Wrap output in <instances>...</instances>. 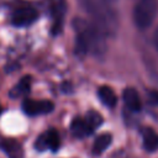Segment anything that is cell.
<instances>
[{
	"label": "cell",
	"mask_w": 158,
	"mask_h": 158,
	"mask_svg": "<svg viewBox=\"0 0 158 158\" xmlns=\"http://www.w3.org/2000/svg\"><path fill=\"white\" fill-rule=\"evenodd\" d=\"M73 26L77 33L75 52L79 56L83 57L89 52L95 56H100L105 52L106 44L102 32L95 25L86 22L83 19H75Z\"/></svg>",
	"instance_id": "6da1fadb"
},
{
	"label": "cell",
	"mask_w": 158,
	"mask_h": 158,
	"mask_svg": "<svg viewBox=\"0 0 158 158\" xmlns=\"http://www.w3.org/2000/svg\"><path fill=\"white\" fill-rule=\"evenodd\" d=\"M81 6L94 17L96 27L101 32H110L116 26L115 17L109 11L105 0H78Z\"/></svg>",
	"instance_id": "7a4b0ae2"
},
{
	"label": "cell",
	"mask_w": 158,
	"mask_h": 158,
	"mask_svg": "<svg viewBox=\"0 0 158 158\" xmlns=\"http://www.w3.org/2000/svg\"><path fill=\"white\" fill-rule=\"evenodd\" d=\"M158 14V0H139L133 10V21L141 30L149 27Z\"/></svg>",
	"instance_id": "3957f363"
},
{
	"label": "cell",
	"mask_w": 158,
	"mask_h": 158,
	"mask_svg": "<svg viewBox=\"0 0 158 158\" xmlns=\"http://www.w3.org/2000/svg\"><path fill=\"white\" fill-rule=\"evenodd\" d=\"M60 141L57 130L49 128L42 135H40L35 142V148L40 152H43L46 149H51L52 152H56L59 148Z\"/></svg>",
	"instance_id": "277c9868"
},
{
	"label": "cell",
	"mask_w": 158,
	"mask_h": 158,
	"mask_svg": "<svg viewBox=\"0 0 158 158\" xmlns=\"http://www.w3.org/2000/svg\"><path fill=\"white\" fill-rule=\"evenodd\" d=\"M54 105L49 100H32L26 99L22 102V110L28 116H36L42 114H49L53 111Z\"/></svg>",
	"instance_id": "5b68a950"
},
{
	"label": "cell",
	"mask_w": 158,
	"mask_h": 158,
	"mask_svg": "<svg viewBox=\"0 0 158 158\" xmlns=\"http://www.w3.org/2000/svg\"><path fill=\"white\" fill-rule=\"evenodd\" d=\"M38 17V14L35 9L32 7H21L17 9L11 17V22L12 25L17 26V27H23V26H28L31 23H33Z\"/></svg>",
	"instance_id": "8992f818"
},
{
	"label": "cell",
	"mask_w": 158,
	"mask_h": 158,
	"mask_svg": "<svg viewBox=\"0 0 158 158\" xmlns=\"http://www.w3.org/2000/svg\"><path fill=\"white\" fill-rule=\"evenodd\" d=\"M51 9L53 15V27L52 31L54 35L60 32L63 16L65 14V0H51Z\"/></svg>",
	"instance_id": "52a82bcc"
},
{
	"label": "cell",
	"mask_w": 158,
	"mask_h": 158,
	"mask_svg": "<svg viewBox=\"0 0 158 158\" xmlns=\"http://www.w3.org/2000/svg\"><path fill=\"white\" fill-rule=\"evenodd\" d=\"M122 98H123V102L125 105L131 110V111H139L141 110V99H139V95L137 93L136 89L133 88H126L123 90V94H122Z\"/></svg>",
	"instance_id": "ba28073f"
},
{
	"label": "cell",
	"mask_w": 158,
	"mask_h": 158,
	"mask_svg": "<svg viewBox=\"0 0 158 158\" xmlns=\"http://www.w3.org/2000/svg\"><path fill=\"white\" fill-rule=\"evenodd\" d=\"M0 148L5 151L9 158H22V148L19 142L9 138H0Z\"/></svg>",
	"instance_id": "9c48e42d"
},
{
	"label": "cell",
	"mask_w": 158,
	"mask_h": 158,
	"mask_svg": "<svg viewBox=\"0 0 158 158\" xmlns=\"http://www.w3.org/2000/svg\"><path fill=\"white\" fill-rule=\"evenodd\" d=\"M70 131L73 133L74 137H78V138H83V137H86L89 135L93 133V130L88 126V123L85 122L84 118L81 117H75L72 123H70Z\"/></svg>",
	"instance_id": "30bf717a"
},
{
	"label": "cell",
	"mask_w": 158,
	"mask_h": 158,
	"mask_svg": "<svg viewBox=\"0 0 158 158\" xmlns=\"http://www.w3.org/2000/svg\"><path fill=\"white\" fill-rule=\"evenodd\" d=\"M142 138H143V147L148 152H154L158 149V133L151 128L144 127L142 130Z\"/></svg>",
	"instance_id": "8fae6325"
},
{
	"label": "cell",
	"mask_w": 158,
	"mask_h": 158,
	"mask_svg": "<svg viewBox=\"0 0 158 158\" xmlns=\"http://www.w3.org/2000/svg\"><path fill=\"white\" fill-rule=\"evenodd\" d=\"M98 96L101 100V102L107 107H114L117 102L116 94L114 93V90L110 86H106V85H102V86L99 88Z\"/></svg>",
	"instance_id": "7c38bea8"
},
{
	"label": "cell",
	"mask_w": 158,
	"mask_h": 158,
	"mask_svg": "<svg viewBox=\"0 0 158 158\" xmlns=\"http://www.w3.org/2000/svg\"><path fill=\"white\" fill-rule=\"evenodd\" d=\"M31 89V77L30 75H25L20 79V81L11 89L10 91V96L11 98H19L22 95H26L30 93Z\"/></svg>",
	"instance_id": "4fadbf2b"
},
{
	"label": "cell",
	"mask_w": 158,
	"mask_h": 158,
	"mask_svg": "<svg viewBox=\"0 0 158 158\" xmlns=\"http://www.w3.org/2000/svg\"><path fill=\"white\" fill-rule=\"evenodd\" d=\"M112 137L110 133H102L99 137H96L94 146H93V153L94 154H101L111 143Z\"/></svg>",
	"instance_id": "5bb4252c"
},
{
	"label": "cell",
	"mask_w": 158,
	"mask_h": 158,
	"mask_svg": "<svg viewBox=\"0 0 158 158\" xmlns=\"http://www.w3.org/2000/svg\"><path fill=\"white\" fill-rule=\"evenodd\" d=\"M84 120H85V122L88 123V126L93 130V132H94L99 126H101V123H102V116H101L98 111H95V110L88 111L86 115H85V117H84Z\"/></svg>",
	"instance_id": "9a60e30c"
},
{
	"label": "cell",
	"mask_w": 158,
	"mask_h": 158,
	"mask_svg": "<svg viewBox=\"0 0 158 158\" xmlns=\"http://www.w3.org/2000/svg\"><path fill=\"white\" fill-rule=\"evenodd\" d=\"M149 99H151L152 102L158 104V93H156V91H151V93H149Z\"/></svg>",
	"instance_id": "2e32d148"
},
{
	"label": "cell",
	"mask_w": 158,
	"mask_h": 158,
	"mask_svg": "<svg viewBox=\"0 0 158 158\" xmlns=\"http://www.w3.org/2000/svg\"><path fill=\"white\" fill-rule=\"evenodd\" d=\"M154 46H156V48L158 49V28H157L156 32H154Z\"/></svg>",
	"instance_id": "e0dca14e"
},
{
	"label": "cell",
	"mask_w": 158,
	"mask_h": 158,
	"mask_svg": "<svg viewBox=\"0 0 158 158\" xmlns=\"http://www.w3.org/2000/svg\"><path fill=\"white\" fill-rule=\"evenodd\" d=\"M1 112H2V106L0 105V114H1Z\"/></svg>",
	"instance_id": "ac0fdd59"
}]
</instances>
